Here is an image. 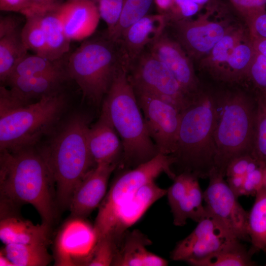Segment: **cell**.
<instances>
[{
  "label": "cell",
  "instance_id": "cell-1",
  "mask_svg": "<svg viewBox=\"0 0 266 266\" xmlns=\"http://www.w3.org/2000/svg\"><path fill=\"white\" fill-rule=\"evenodd\" d=\"M0 216L30 204L42 223L52 226L57 217L55 181L48 164L34 147L15 152L0 151Z\"/></svg>",
  "mask_w": 266,
  "mask_h": 266
},
{
  "label": "cell",
  "instance_id": "cell-2",
  "mask_svg": "<svg viewBox=\"0 0 266 266\" xmlns=\"http://www.w3.org/2000/svg\"><path fill=\"white\" fill-rule=\"evenodd\" d=\"M129 65L116 72L104 99L101 113L112 124L122 141V168H134L159 153L148 132L142 110L128 74Z\"/></svg>",
  "mask_w": 266,
  "mask_h": 266
},
{
  "label": "cell",
  "instance_id": "cell-3",
  "mask_svg": "<svg viewBox=\"0 0 266 266\" xmlns=\"http://www.w3.org/2000/svg\"><path fill=\"white\" fill-rule=\"evenodd\" d=\"M216 104L217 94L201 90L181 112L176 147L171 155L179 173L206 178L214 167Z\"/></svg>",
  "mask_w": 266,
  "mask_h": 266
},
{
  "label": "cell",
  "instance_id": "cell-4",
  "mask_svg": "<svg viewBox=\"0 0 266 266\" xmlns=\"http://www.w3.org/2000/svg\"><path fill=\"white\" fill-rule=\"evenodd\" d=\"M89 126L86 117L70 118L39 149L53 177L58 206L68 208L75 188L96 165L87 141Z\"/></svg>",
  "mask_w": 266,
  "mask_h": 266
},
{
  "label": "cell",
  "instance_id": "cell-5",
  "mask_svg": "<svg viewBox=\"0 0 266 266\" xmlns=\"http://www.w3.org/2000/svg\"><path fill=\"white\" fill-rule=\"evenodd\" d=\"M254 105L251 99L241 92L217 94L214 167L225 175L233 159L251 153L256 111Z\"/></svg>",
  "mask_w": 266,
  "mask_h": 266
},
{
  "label": "cell",
  "instance_id": "cell-6",
  "mask_svg": "<svg viewBox=\"0 0 266 266\" xmlns=\"http://www.w3.org/2000/svg\"><path fill=\"white\" fill-rule=\"evenodd\" d=\"M129 62L118 43L105 35L83 42L69 56L66 69L83 98L99 104L107 93L114 76Z\"/></svg>",
  "mask_w": 266,
  "mask_h": 266
},
{
  "label": "cell",
  "instance_id": "cell-7",
  "mask_svg": "<svg viewBox=\"0 0 266 266\" xmlns=\"http://www.w3.org/2000/svg\"><path fill=\"white\" fill-rule=\"evenodd\" d=\"M66 101L60 92L28 105L0 108V151L34 147L53 131Z\"/></svg>",
  "mask_w": 266,
  "mask_h": 266
},
{
  "label": "cell",
  "instance_id": "cell-8",
  "mask_svg": "<svg viewBox=\"0 0 266 266\" xmlns=\"http://www.w3.org/2000/svg\"><path fill=\"white\" fill-rule=\"evenodd\" d=\"M174 158L158 154L150 160L125 170L113 181L99 206L94 225L98 241L105 236L121 206L142 186L165 172L172 179L176 174L172 170Z\"/></svg>",
  "mask_w": 266,
  "mask_h": 266
},
{
  "label": "cell",
  "instance_id": "cell-9",
  "mask_svg": "<svg viewBox=\"0 0 266 266\" xmlns=\"http://www.w3.org/2000/svg\"><path fill=\"white\" fill-rule=\"evenodd\" d=\"M128 74L134 91L160 98L180 112L193 100L166 66L150 51H143L129 64Z\"/></svg>",
  "mask_w": 266,
  "mask_h": 266
},
{
  "label": "cell",
  "instance_id": "cell-10",
  "mask_svg": "<svg viewBox=\"0 0 266 266\" xmlns=\"http://www.w3.org/2000/svg\"><path fill=\"white\" fill-rule=\"evenodd\" d=\"M225 174L213 168L208 186L203 193L205 208L239 240L250 241L247 225L248 212L224 179Z\"/></svg>",
  "mask_w": 266,
  "mask_h": 266
},
{
  "label": "cell",
  "instance_id": "cell-11",
  "mask_svg": "<svg viewBox=\"0 0 266 266\" xmlns=\"http://www.w3.org/2000/svg\"><path fill=\"white\" fill-rule=\"evenodd\" d=\"M134 92L148 132L159 153L172 155L176 147L181 112L156 96L136 91Z\"/></svg>",
  "mask_w": 266,
  "mask_h": 266
},
{
  "label": "cell",
  "instance_id": "cell-12",
  "mask_svg": "<svg viewBox=\"0 0 266 266\" xmlns=\"http://www.w3.org/2000/svg\"><path fill=\"white\" fill-rule=\"evenodd\" d=\"M98 242L94 226L84 218L72 216L62 225L56 237L55 266H88Z\"/></svg>",
  "mask_w": 266,
  "mask_h": 266
},
{
  "label": "cell",
  "instance_id": "cell-13",
  "mask_svg": "<svg viewBox=\"0 0 266 266\" xmlns=\"http://www.w3.org/2000/svg\"><path fill=\"white\" fill-rule=\"evenodd\" d=\"M198 223L192 232L178 242L172 251L170 258L172 260L185 261L189 264L208 256L237 239L206 208Z\"/></svg>",
  "mask_w": 266,
  "mask_h": 266
},
{
  "label": "cell",
  "instance_id": "cell-14",
  "mask_svg": "<svg viewBox=\"0 0 266 266\" xmlns=\"http://www.w3.org/2000/svg\"><path fill=\"white\" fill-rule=\"evenodd\" d=\"M211 12L209 7L195 20L174 21L178 42L190 57L202 59L232 27L224 21L211 20Z\"/></svg>",
  "mask_w": 266,
  "mask_h": 266
},
{
  "label": "cell",
  "instance_id": "cell-15",
  "mask_svg": "<svg viewBox=\"0 0 266 266\" xmlns=\"http://www.w3.org/2000/svg\"><path fill=\"white\" fill-rule=\"evenodd\" d=\"M67 77V72H64L10 78L5 82L9 89L0 86V107L28 105L60 92L62 83Z\"/></svg>",
  "mask_w": 266,
  "mask_h": 266
},
{
  "label": "cell",
  "instance_id": "cell-16",
  "mask_svg": "<svg viewBox=\"0 0 266 266\" xmlns=\"http://www.w3.org/2000/svg\"><path fill=\"white\" fill-rule=\"evenodd\" d=\"M150 45L149 51L171 71L192 99L201 90L192 62L182 46L164 33Z\"/></svg>",
  "mask_w": 266,
  "mask_h": 266
},
{
  "label": "cell",
  "instance_id": "cell-17",
  "mask_svg": "<svg viewBox=\"0 0 266 266\" xmlns=\"http://www.w3.org/2000/svg\"><path fill=\"white\" fill-rule=\"evenodd\" d=\"M166 194L167 190L160 187L155 181L142 186L121 206L103 238L111 240L118 247L128 228L136 223L153 203Z\"/></svg>",
  "mask_w": 266,
  "mask_h": 266
},
{
  "label": "cell",
  "instance_id": "cell-18",
  "mask_svg": "<svg viewBox=\"0 0 266 266\" xmlns=\"http://www.w3.org/2000/svg\"><path fill=\"white\" fill-rule=\"evenodd\" d=\"M118 166L98 164L86 174L73 193L68 207L71 216L85 218L100 206L106 195L109 178Z\"/></svg>",
  "mask_w": 266,
  "mask_h": 266
},
{
  "label": "cell",
  "instance_id": "cell-19",
  "mask_svg": "<svg viewBox=\"0 0 266 266\" xmlns=\"http://www.w3.org/2000/svg\"><path fill=\"white\" fill-rule=\"evenodd\" d=\"M59 11L66 34L70 41L90 36L96 30L100 18L97 3L88 0L61 3Z\"/></svg>",
  "mask_w": 266,
  "mask_h": 266
},
{
  "label": "cell",
  "instance_id": "cell-20",
  "mask_svg": "<svg viewBox=\"0 0 266 266\" xmlns=\"http://www.w3.org/2000/svg\"><path fill=\"white\" fill-rule=\"evenodd\" d=\"M168 19L164 13L147 14L126 30L118 43L129 64L164 33Z\"/></svg>",
  "mask_w": 266,
  "mask_h": 266
},
{
  "label": "cell",
  "instance_id": "cell-21",
  "mask_svg": "<svg viewBox=\"0 0 266 266\" xmlns=\"http://www.w3.org/2000/svg\"><path fill=\"white\" fill-rule=\"evenodd\" d=\"M106 116L101 113L87 133L89 150L95 165L120 162L123 154L121 139Z\"/></svg>",
  "mask_w": 266,
  "mask_h": 266
},
{
  "label": "cell",
  "instance_id": "cell-22",
  "mask_svg": "<svg viewBox=\"0 0 266 266\" xmlns=\"http://www.w3.org/2000/svg\"><path fill=\"white\" fill-rule=\"evenodd\" d=\"M151 241L138 230L127 231L119 245L112 266H166L168 262L148 251Z\"/></svg>",
  "mask_w": 266,
  "mask_h": 266
},
{
  "label": "cell",
  "instance_id": "cell-23",
  "mask_svg": "<svg viewBox=\"0 0 266 266\" xmlns=\"http://www.w3.org/2000/svg\"><path fill=\"white\" fill-rule=\"evenodd\" d=\"M51 226L34 225L16 214L0 218V239L4 244H42L50 242Z\"/></svg>",
  "mask_w": 266,
  "mask_h": 266
},
{
  "label": "cell",
  "instance_id": "cell-24",
  "mask_svg": "<svg viewBox=\"0 0 266 266\" xmlns=\"http://www.w3.org/2000/svg\"><path fill=\"white\" fill-rule=\"evenodd\" d=\"M60 3L47 8L29 9L24 12H33L38 16L45 35L48 58L53 60H59L68 51L71 41L66 34L60 19Z\"/></svg>",
  "mask_w": 266,
  "mask_h": 266
},
{
  "label": "cell",
  "instance_id": "cell-25",
  "mask_svg": "<svg viewBox=\"0 0 266 266\" xmlns=\"http://www.w3.org/2000/svg\"><path fill=\"white\" fill-rule=\"evenodd\" d=\"M252 256L240 240L236 239L208 256L189 265L194 266H256V262L252 259Z\"/></svg>",
  "mask_w": 266,
  "mask_h": 266
},
{
  "label": "cell",
  "instance_id": "cell-26",
  "mask_svg": "<svg viewBox=\"0 0 266 266\" xmlns=\"http://www.w3.org/2000/svg\"><path fill=\"white\" fill-rule=\"evenodd\" d=\"M253 205L248 212L247 231L251 243L249 249L255 253L266 251V190L261 188L255 195Z\"/></svg>",
  "mask_w": 266,
  "mask_h": 266
},
{
  "label": "cell",
  "instance_id": "cell-27",
  "mask_svg": "<svg viewBox=\"0 0 266 266\" xmlns=\"http://www.w3.org/2000/svg\"><path fill=\"white\" fill-rule=\"evenodd\" d=\"M243 30L232 27L201 59V65L219 78L223 67L234 47L245 36Z\"/></svg>",
  "mask_w": 266,
  "mask_h": 266
},
{
  "label": "cell",
  "instance_id": "cell-28",
  "mask_svg": "<svg viewBox=\"0 0 266 266\" xmlns=\"http://www.w3.org/2000/svg\"><path fill=\"white\" fill-rule=\"evenodd\" d=\"M47 245L42 244H8L0 249L14 266H46L52 257Z\"/></svg>",
  "mask_w": 266,
  "mask_h": 266
},
{
  "label": "cell",
  "instance_id": "cell-29",
  "mask_svg": "<svg viewBox=\"0 0 266 266\" xmlns=\"http://www.w3.org/2000/svg\"><path fill=\"white\" fill-rule=\"evenodd\" d=\"M255 53L250 36L248 39L245 37L233 50L219 79L234 81L247 76Z\"/></svg>",
  "mask_w": 266,
  "mask_h": 266
},
{
  "label": "cell",
  "instance_id": "cell-30",
  "mask_svg": "<svg viewBox=\"0 0 266 266\" xmlns=\"http://www.w3.org/2000/svg\"><path fill=\"white\" fill-rule=\"evenodd\" d=\"M19 29L0 38V80L5 83L17 64L27 54Z\"/></svg>",
  "mask_w": 266,
  "mask_h": 266
},
{
  "label": "cell",
  "instance_id": "cell-31",
  "mask_svg": "<svg viewBox=\"0 0 266 266\" xmlns=\"http://www.w3.org/2000/svg\"><path fill=\"white\" fill-rule=\"evenodd\" d=\"M198 179L192 174L184 200L178 210L172 214L173 224L176 226L185 225L188 219L198 222L205 213V206L202 204L203 193Z\"/></svg>",
  "mask_w": 266,
  "mask_h": 266
},
{
  "label": "cell",
  "instance_id": "cell-32",
  "mask_svg": "<svg viewBox=\"0 0 266 266\" xmlns=\"http://www.w3.org/2000/svg\"><path fill=\"white\" fill-rule=\"evenodd\" d=\"M58 61L35 54L31 55L28 53L17 64L7 80L16 76L67 72L66 68H64Z\"/></svg>",
  "mask_w": 266,
  "mask_h": 266
},
{
  "label": "cell",
  "instance_id": "cell-33",
  "mask_svg": "<svg viewBox=\"0 0 266 266\" xmlns=\"http://www.w3.org/2000/svg\"><path fill=\"white\" fill-rule=\"evenodd\" d=\"M153 0H125L117 25L112 31L105 35L118 43L126 30L133 24L147 15Z\"/></svg>",
  "mask_w": 266,
  "mask_h": 266
},
{
  "label": "cell",
  "instance_id": "cell-34",
  "mask_svg": "<svg viewBox=\"0 0 266 266\" xmlns=\"http://www.w3.org/2000/svg\"><path fill=\"white\" fill-rule=\"evenodd\" d=\"M23 15L26 22L21 30V36L24 45L28 50L49 58L45 35L38 16L32 11L25 12Z\"/></svg>",
  "mask_w": 266,
  "mask_h": 266
},
{
  "label": "cell",
  "instance_id": "cell-35",
  "mask_svg": "<svg viewBox=\"0 0 266 266\" xmlns=\"http://www.w3.org/2000/svg\"><path fill=\"white\" fill-rule=\"evenodd\" d=\"M251 155L266 165V94L258 99L255 111Z\"/></svg>",
  "mask_w": 266,
  "mask_h": 266
},
{
  "label": "cell",
  "instance_id": "cell-36",
  "mask_svg": "<svg viewBox=\"0 0 266 266\" xmlns=\"http://www.w3.org/2000/svg\"><path fill=\"white\" fill-rule=\"evenodd\" d=\"M125 0H98L96 2L101 18L107 25L105 34L110 33L120 19Z\"/></svg>",
  "mask_w": 266,
  "mask_h": 266
},
{
  "label": "cell",
  "instance_id": "cell-37",
  "mask_svg": "<svg viewBox=\"0 0 266 266\" xmlns=\"http://www.w3.org/2000/svg\"><path fill=\"white\" fill-rule=\"evenodd\" d=\"M117 250V245L111 240L103 238L99 240L88 266H112Z\"/></svg>",
  "mask_w": 266,
  "mask_h": 266
},
{
  "label": "cell",
  "instance_id": "cell-38",
  "mask_svg": "<svg viewBox=\"0 0 266 266\" xmlns=\"http://www.w3.org/2000/svg\"><path fill=\"white\" fill-rule=\"evenodd\" d=\"M255 85L266 94V57L256 52L247 76Z\"/></svg>",
  "mask_w": 266,
  "mask_h": 266
},
{
  "label": "cell",
  "instance_id": "cell-39",
  "mask_svg": "<svg viewBox=\"0 0 266 266\" xmlns=\"http://www.w3.org/2000/svg\"><path fill=\"white\" fill-rule=\"evenodd\" d=\"M202 6L192 0H173L167 11L169 13L166 14L174 21L188 19L197 13Z\"/></svg>",
  "mask_w": 266,
  "mask_h": 266
},
{
  "label": "cell",
  "instance_id": "cell-40",
  "mask_svg": "<svg viewBox=\"0 0 266 266\" xmlns=\"http://www.w3.org/2000/svg\"><path fill=\"white\" fill-rule=\"evenodd\" d=\"M244 18L250 38L266 39V9L251 13Z\"/></svg>",
  "mask_w": 266,
  "mask_h": 266
},
{
  "label": "cell",
  "instance_id": "cell-41",
  "mask_svg": "<svg viewBox=\"0 0 266 266\" xmlns=\"http://www.w3.org/2000/svg\"><path fill=\"white\" fill-rule=\"evenodd\" d=\"M266 164L260 166L247 173L245 176L244 184L240 192L242 196H254L263 188L264 182V167Z\"/></svg>",
  "mask_w": 266,
  "mask_h": 266
},
{
  "label": "cell",
  "instance_id": "cell-42",
  "mask_svg": "<svg viewBox=\"0 0 266 266\" xmlns=\"http://www.w3.org/2000/svg\"><path fill=\"white\" fill-rule=\"evenodd\" d=\"M253 156L251 154H247L238 156L233 159L228 165L225 176L234 175H245L246 174L248 166Z\"/></svg>",
  "mask_w": 266,
  "mask_h": 266
},
{
  "label": "cell",
  "instance_id": "cell-43",
  "mask_svg": "<svg viewBox=\"0 0 266 266\" xmlns=\"http://www.w3.org/2000/svg\"><path fill=\"white\" fill-rule=\"evenodd\" d=\"M243 17L253 12L266 9V0H230Z\"/></svg>",
  "mask_w": 266,
  "mask_h": 266
},
{
  "label": "cell",
  "instance_id": "cell-44",
  "mask_svg": "<svg viewBox=\"0 0 266 266\" xmlns=\"http://www.w3.org/2000/svg\"><path fill=\"white\" fill-rule=\"evenodd\" d=\"M31 7V0H0V9L3 11L18 12L22 14Z\"/></svg>",
  "mask_w": 266,
  "mask_h": 266
},
{
  "label": "cell",
  "instance_id": "cell-45",
  "mask_svg": "<svg viewBox=\"0 0 266 266\" xmlns=\"http://www.w3.org/2000/svg\"><path fill=\"white\" fill-rule=\"evenodd\" d=\"M20 22L12 16L0 17V38L19 29Z\"/></svg>",
  "mask_w": 266,
  "mask_h": 266
},
{
  "label": "cell",
  "instance_id": "cell-46",
  "mask_svg": "<svg viewBox=\"0 0 266 266\" xmlns=\"http://www.w3.org/2000/svg\"><path fill=\"white\" fill-rule=\"evenodd\" d=\"M245 180V175H234L227 177L226 181L233 192L239 197Z\"/></svg>",
  "mask_w": 266,
  "mask_h": 266
},
{
  "label": "cell",
  "instance_id": "cell-47",
  "mask_svg": "<svg viewBox=\"0 0 266 266\" xmlns=\"http://www.w3.org/2000/svg\"><path fill=\"white\" fill-rule=\"evenodd\" d=\"M32 7L30 9H43L52 7L59 3L58 0H31Z\"/></svg>",
  "mask_w": 266,
  "mask_h": 266
},
{
  "label": "cell",
  "instance_id": "cell-48",
  "mask_svg": "<svg viewBox=\"0 0 266 266\" xmlns=\"http://www.w3.org/2000/svg\"><path fill=\"white\" fill-rule=\"evenodd\" d=\"M250 39L255 51L266 57V39Z\"/></svg>",
  "mask_w": 266,
  "mask_h": 266
},
{
  "label": "cell",
  "instance_id": "cell-49",
  "mask_svg": "<svg viewBox=\"0 0 266 266\" xmlns=\"http://www.w3.org/2000/svg\"><path fill=\"white\" fill-rule=\"evenodd\" d=\"M159 10L162 12L167 11L173 0H154Z\"/></svg>",
  "mask_w": 266,
  "mask_h": 266
},
{
  "label": "cell",
  "instance_id": "cell-50",
  "mask_svg": "<svg viewBox=\"0 0 266 266\" xmlns=\"http://www.w3.org/2000/svg\"><path fill=\"white\" fill-rule=\"evenodd\" d=\"M0 266H14L13 264L1 252H0Z\"/></svg>",
  "mask_w": 266,
  "mask_h": 266
},
{
  "label": "cell",
  "instance_id": "cell-51",
  "mask_svg": "<svg viewBox=\"0 0 266 266\" xmlns=\"http://www.w3.org/2000/svg\"><path fill=\"white\" fill-rule=\"evenodd\" d=\"M193 1L196 2L197 3L203 6L204 4L208 3L211 0H192Z\"/></svg>",
  "mask_w": 266,
  "mask_h": 266
},
{
  "label": "cell",
  "instance_id": "cell-52",
  "mask_svg": "<svg viewBox=\"0 0 266 266\" xmlns=\"http://www.w3.org/2000/svg\"><path fill=\"white\" fill-rule=\"evenodd\" d=\"M264 182L263 188H264L266 190V165L264 167Z\"/></svg>",
  "mask_w": 266,
  "mask_h": 266
},
{
  "label": "cell",
  "instance_id": "cell-53",
  "mask_svg": "<svg viewBox=\"0 0 266 266\" xmlns=\"http://www.w3.org/2000/svg\"><path fill=\"white\" fill-rule=\"evenodd\" d=\"M91 0V1H95L96 2L98 0Z\"/></svg>",
  "mask_w": 266,
  "mask_h": 266
},
{
  "label": "cell",
  "instance_id": "cell-54",
  "mask_svg": "<svg viewBox=\"0 0 266 266\" xmlns=\"http://www.w3.org/2000/svg\"><path fill=\"white\" fill-rule=\"evenodd\" d=\"M265 252V253H266V251ZM265 266H266V263H265Z\"/></svg>",
  "mask_w": 266,
  "mask_h": 266
}]
</instances>
